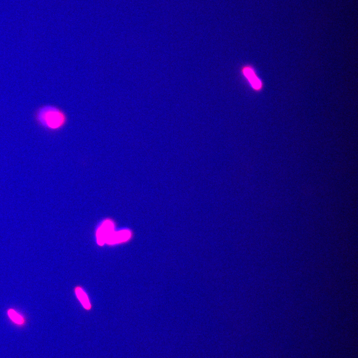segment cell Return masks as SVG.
Listing matches in <instances>:
<instances>
[{
	"label": "cell",
	"mask_w": 358,
	"mask_h": 358,
	"mask_svg": "<svg viewBox=\"0 0 358 358\" xmlns=\"http://www.w3.org/2000/svg\"><path fill=\"white\" fill-rule=\"evenodd\" d=\"M243 73L244 76L250 82L252 88L256 90H259L262 88V82L256 75L252 68L248 67H245L243 69Z\"/></svg>",
	"instance_id": "cell-4"
},
{
	"label": "cell",
	"mask_w": 358,
	"mask_h": 358,
	"mask_svg": "<svg viewBox=\"0 0 358 358\" xmlns=\"http://www.w3.org/2000/svg\"><path fill=\"white\" fill-rule=\"evenodd\" d=\"M113 229V225L111 222L108 221L104 222L99 227L96 233L97 244L102 246L105 243L108 238L114 232Z\"/></svg>",
	"instance_id": "cell-2"
},
{
	"label": "cell",
	"mask_w": 358,
	"mask_h": 358,
	"mask_svg": "<svg viewBox=\"0 0 358 358\" xmlns=\"http://www.w3.org/2000/svg\"><path fill=\"white\" fill-rule=\"evenodd\" d=\"M37 115L38 120L42 124L53 129L61 127L66 120L64 113L59 108L52 106L40 108Z\"/></svg>",
	"instance_id": "cell-1"
},
{
	"label": "cell",
	"mask_w": 358,
	"mask_h": 358,
	"mask_svg": "<svg viewBox=\"0 0 358 358\" xmlns=\"http://www.w3.org/2000/svg\"><path fill=\"white\" fill-rule=\"evenodd\" d=\"M77 297L80 301L84 308L87 310L90 309L91 305L88 296L85 291L81 287H77L75 289Z\"/></svg>",
	"instance_id": "cell-5"
},
{
	"label": "cell",
	"mask_w": 358,
	"mask_h": 358,
	"mask_svg": "<svg viewBox=\"0 0 358 358\" xmlns=\"http://www.w3.org/2000/svg\"><path fill=\"white\" fill-rule=\"evenodd\" d=\"M130 237L131 233L128 230L113 232L107 240L106 243L109 245L121 243L128 241Z\"/></svg>",
	"instance_id": "cell-3"
},
{
	"label": "cell",
	"mask_w": 358,
	"mask_h": 358,
	"mask_svg": "<svg viewBox=\"0 0 358 358\" xmlns=\"http://www.w3.org/2000/svg\"><path fill=\"white\" fill-rule=\"evenodd\" d=\"M7 315L11 320L17 325H22L24 322L23 317L13 309H9Z\"/></svg>",
	"instance_id": "cell-6"
}]
</instances>
